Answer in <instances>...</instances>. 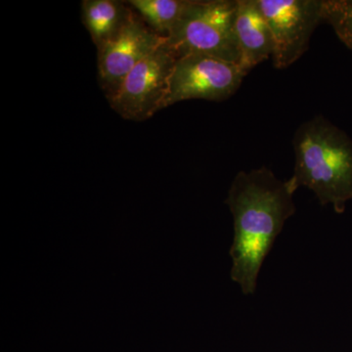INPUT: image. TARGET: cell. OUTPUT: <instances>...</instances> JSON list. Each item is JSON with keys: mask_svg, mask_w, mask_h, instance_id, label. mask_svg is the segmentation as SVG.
<instances>
[{"mask_svg": "<svg viewBox=\"0 0 352 352\" xmlns=\"http://www.w3.org/2000/svg\"><path fill=\"white\" fill-rule=\"evenodd\" d=\"M295 193L265 166L239 171L231 183L226 200L234 219L231 279L244 295L256 291L264 259L295 214Z\"/></svg>", "mask_w": 352, "mask_h": 352, "instance_id": "obj_1", "label": "cell"}, {"mask_svg": "<svg viewBox=\"0 0 352 352\" xmlns=\"http://www.w3.org/2000/svg\"><path fill=\"white\" fill-rule=\"evenodd\" d=\"M292 189L307 187L322 206H332L338 214L352 200V140L323 116H315L298 127L293 139Z\"/></svg>", "mask_w": 352, "mask_h": 352, "instance_id": "obj_2", "label": "cell"}, {"mask_svg": "<svg viewBox=\"0 0 352 352\" xmlns=\"http://www.w3.org/2000/svg\"><path fill=\"white\" fill-rule=\"evenodd\" d=\"M166 41L138 14L129 13L120 29L97 48L99 83L108 101L132 69Z\"/></svg>", "mask_w": 352, "mask_h": 352, "instance_id": "obj_7", "label": "cell"}, {"mask_svg": "<svg viewBox=\"0 0 352 352\" xmlns=\"http://www.w3.org/2000/svg\"><path fill=\"white\" fill-rule=\"evenodd\" d=\"M247 75L240 65L219 58L184 55L173 67L166 107L191 99L226 100L237 91Z\"/></svg>", "mask_w": 352, "mask_h": 352, "instance_id": "obj_5", "label": "cell"}, {"mask_svg": "<svg viewBox=\"0 0 352 352\" xmlns=\"http://www.w3.org/2000/svg\"><path fill=\"white\" fill-rule=\"evenodd\" d=\"M236 9L237 0H189L166 41L178 58L204 54L241 66Z\"/></svg>", "mask_w": 352, "mask_h": 352, "instance_id": "obj_3", "label": "cell"}, {"mask_svg": "<svg viewBox=\"0 0 352 352\" xmlns=\"http://www.w3.org/2000/svg\"><path fill=\"white\" fill-rule=\"evenodd\" d=\"M131 12L124 4L113 0H85L83 24L97 46L102 45L120 29Z\"/></svg>", "mask_w": 352, "mask_h": 352, "instance_id": "obj_9", "label": "cell"}, {"mask_svg": "<svg viewBox=\"0 0 352 352\" xmlns=\"http://www.w3.org/2000/svg\"><path fill=\"white\" fill-rule=\"evenodd\" d=\"M177 59L175 51L164 41L126 76L109 101L111 107L133 122H144L166 108L171 73Z\"/></svg>", "mask_w": 352, "mask_h": 352, "instance_id": "obj_4", "label": "cell"}, {"mask_svg": "<svg viewBox=\"0 0 352 352\" xmlns=\"http://www.w3.org/2000/svg\"><path fill=\"white\" fill-rule=\"evenodd\" d=\"M129 3L146 25L166 38L182 17L189 0H131Z\"/></svg>", "mask_w": 352, "mask_h": 352, "instance_id": "obj_10", "label": "cell"}, {"mask_svg": "<svg viewBox=\"0 0 352 352\" xmlns=\"http://www.w3.org/2000/svg\"><path fill=\"white\" fill-rule=\"evenodd\" d=\"M322 22L330 25L340 41L352 50V0H323Z\"/></svg>", "mask_w": 352, "mask_h": 352, "instance_id": "obj_11", "label": "cell"}, {"mask_svg": "<svg viewBox=\"0 0 352 352\" xmlns=\"http://www.w3.org/2000/svg\"><path fill=\"white\" fill-rule=\"evenodd\" d=\"M235 34L241 52V67L248 74L272 58V34L256 0H237Z\"/></svg>", "mask_w": 352, "mask_h": 352, "instance_id": "obj_8", "label": "cell"}, {"mask_svg": "<svg viewBox=\"0 0 352 352\" xmlns=\"http://www.w3.org/2000/svg\"><path fill=\"white\" fill-rule=\"evenodd\" d=\"M274 43L273 65L289 68L305 54L322 22L323 0H256Z\"/></svg>", "mask_w": 352, "mask_h": 352, "instance_id": "obj_6", "label": "cell"}]
</instances>
